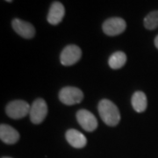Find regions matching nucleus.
<instances>
[{
    "instance_id": "nucleus-1",
    "label": "nucleus",
    "mask_w": 158,
    "mask_h": 158,
    "mask_svg": "<svg viewBox=\"0 0 158 158\" xmlns=\"http://www.w3.org/2000/svg\"><path fill=\"white\" fill-rule=\"evenodd\" d=\"M102 120L110 127H115L120 120V113L117 106L109 99H102L98 106Z\"/></svg>"
},
{
    "instance_id": "nucleus-2",
    "label": "nucleus",
    "mask_w": 158,
    "mask_h": 158,
    "mask_svg": "<svg viewBox=\"0 0 158 158\" xmlns=\"http://www.w3.org/2000/svg\"><path fill=\"white\" fill-rule=\"evenodd\" d=\"M84 98L83 91L72 86H67L62 88L59 92V99L62 104L66 106H73L81 103Z\"/></svg>"
},
{
    "instance_id": "nucleus-3",
    "label": "nucleus",
    "mask_w": 158,
    "mask_h": 158,
    "mask_svg": "<svg viewBox=\"0 0 158 158\" xmlns=\"http://www.w3.org/2000/svg\"><path fill=\"white\" fill-rule=\"evenodd\" d=\"M31 106L27 102L24 100H13L10 102L6 107V114L11 118L19 119V118H24L29 114Z\"/></svg>"
},
{
    "instance_id": "nucleus-4",
    "label": "nucleus",
    "mask_w": 158,
    "mask_h": 158,
    "mask_svg": "<svg viewBox=\"0 0 158 158\" xmlns=\"http://www.w3.org/2000/svg\"><path fill=\"white\" fill-rule=\"evenodd\" d=\"M48 115V106L43 98H37L31 105L29 116L34 124H40Z\"/></svg>"
},
{
    "instance_id": "nucleus-5",
    "label": "nucleus",
    "mask_w": 158,
    "mask_h": 158,
    "mask_svg": "<svg viewBox=\"0 0 158 158\" xmlns=\"http://www.w3.org/2000/svg\"><path fill=\"white\" fill-rule=\"evenodd\" d=\"M127 28V23L123 19L118 17H113L107 19L103 23V32L109 36H116L122 34Z\"/></svg>"
},
{
    "instance_id": "nucleus-6",
    "label": "nucleus",
    "mask_w": 158,
    "mask_h": 158,
    "mask_svg": "<svg viewBox=\"0 0 158 158\" xmlns=\"http://www.w3.org/2000/svg\"><path fill=\"white\" fill-rule=\"evenodd\" d=\"M82 56V50L77 45L66 46L61 53L60 61L63 66H71L78 62Z\"/></svg>"
},
{
    "instance_id": "nucleus-7",
    "label": "nucleus",
    "mask_w": 158,
    "mask_h": 158,
    "mask_svg": "<svg viewBox=\"0 0 158 158\" xmlns=\"http://www.w3.org/2000/svg\"><path fill=\"white\" fill-rule=\"evenodd\" d=\"M77 119L79 125L88 132H92L98 127V120L93 113L88 110L82 109L77 113Z\"/></svg>"
},
{
    "instance_id": "nucleus-8",
    "label": "nucleus",
    "mask_w": 158,
    "mask_h": 158,
    "mask_svg": "<svg viewBox=\"0 0 158 158\" xmlns=\"http://www.w3.org/2000/svg\"><path fill=\"white\" fill-rule=\"evenodd\" d=\"M13 30L19 35L25 39H32L35 35V28L31 23L19 19H14L11 21Z\"/></svg>"
},
{
    "instance_id": "nucleus-9",
    "label": "nucleus",
    "mask_w": 158,
    "mask_h": 158,
    "mask_svg": "<svg viewBox=\"0 0 158 158\" xmlns=\"http://www.w3.org/2000/svg\"><path fill=\"white\" fill-rule=\"evenodd\" d=\"M65 15V8L62 3L56 1L51 5L48 14V22L51 25H58L62 22V19Z\"/></svg>"
},
{
    "instance_id": "nucleus-10",
    "label": "nucleus",
    "mask_w": 158,
    "mask_h": 158,
    "mask_svg": "<svg viewBox=\"0 0 158 158\" xmlns=\"http://www.w3.org/2000/svg\"><path fill=\"white\" fill-rule=\"evenodd\" d=\"M0 139L6 144H14L19 139V134L12 127L6 124L0 126Z\"/></svg>"
},
{
    "instance_id": "nucleus-11",
    "label": "nucleus",
    "mask_w": 158,
    "mask_h": 158,
    "mask_svg": "<svg viewBox=\"0 0 158 158\" xmlns=\"http://www.w3.org/2000/svg\"><path fill=\"white\" fill-rule=\"evenodd\" d=\"M66 140L75 148H82L87 144V139L81 132L76 129H69L66 132Z\"/></svg>"
},
{
    "instance_id": "nucleus-12",
    "label": "nucleus",
    "mask_w": 158,
    "mask_h": 158,
    "mask_svg": "<svg viewBox=\"0 0 158 158\" xmlns=\"http://www.w3.org/2000/svg\"><path fill=\"white\" fill-rule=\"evenodd\" d=\"M131 103H132V106L135 112L143 113L146 111L148 106L147 96L142 91H140V90L135 91L132 96Z\"/></svg>"
},
{
    "instance_id": "nucleus-13",
    "label": "nucleus",
    "mask_w": 158,
    "mask_h": 158,
    "mask_svg": "<svg viewBox=\"0 0 158 158\" xmlns=\"http://www.w3.org/2000/svg\"><path fill=\"white\" fill-rule=\"evenodd\" d=\"M127 62V56L122 51H117L109 57L108 64L113 69L122 68Z\"/></svg>"
},
{
    "instance_id": "nucleus-14",
    "label": "nucleus",
    "mask_w": 158,
    "mask_h": 158,
    "mask_svg": "<svg viewBox=\"0 0 158 158\" xmlns=\"http://www.w3.org/2000/svg\"><path fill=\"white\" fill-rule=\"evenodd\" d=\"M144 27L148 30H154L158 27V10L149 12L143 20Z\"/></svg>"
},
{
    "instance_id": "nucleus-15",
    "label": "nucleus",
    "mask_w": 158,
    "mask_h": 158,
    "mask_svg": "<svg viewBox=\"0 0 158 158\" xmlns=\"http://www.w3.org/2000/svg\"><path fill=\"white\" fill-rule=\"evenodd\" d=\"M155 46H156V48L158 49V35L155 38Z\"/></svg>"
},
{
    "instance_id": "nucleus-16",
    "label": "nucleus",
    "mask_w": 158,
    "mask_h": 158,
    "mask_svg": "<svg viewBox=\"0 0 158 158\" xmlns=\"http://www.w3.org/2000/svg\"><path fill=\"white\" fill-rule=\"evenodd\" d=\"M7 2H12V0H6Z\"/></svg>"
},
{
    "instance_id": "nucleus-17",
    "label": "nucleus",
    "mask_w": 158,
    "mask_h": 158,
    "mask_svg": "<svg viewBox=\"0 0 158 158\" xmlns=\"http://www.w3.org/2000/svg\"><path fill=\"white\" fill-rule=\"evenodd\" d=\"M2 158H11V157H7V156H5V157H2Z\"/></svg>"
}]
</instances>
